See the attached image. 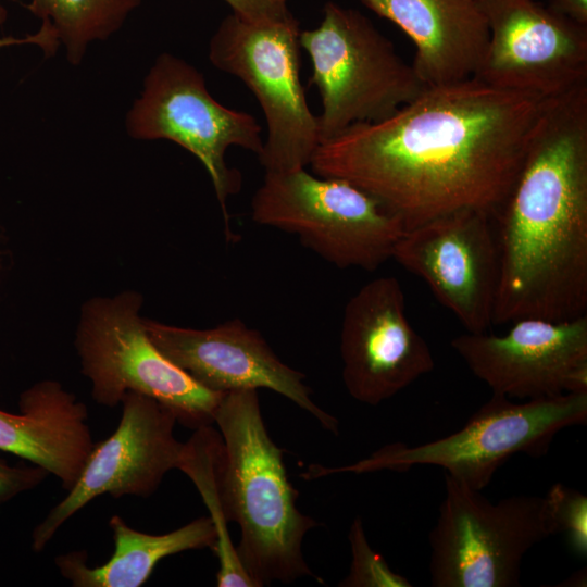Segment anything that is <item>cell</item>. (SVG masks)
Returning a JSON list of instances; mask_svg holds the SVG:
<instances>
[{"label":"cell","mask_w":587,"mask_h":587,"mask_svg":"<svg viewBox=\"0 0 587 587\" xmlns=\"http://www.w3.org/2000/svg\"><path fill=\"white\" fill-rule=\"evenodd\" d=\"M8 18V11L0 1V25H3Z\"/></svg>","instance_id":"obj_28"},{"label":"cell","mask_w":587,"mask_h":587,"mask_svg":"<svg viewBox=\"0 0 587 587\" xmlns=\"http://www.w3.org/2000/svg\"><path fill=\"white\" fill-rule=\"evenodd\" d=\"M445 487L429 533L432 586H520L525 553L557 534L547 496H512L492 503L446 473Z\"/></svg>","instance_id":"obj_8"},{"label":"cell","mask_w":587,"mask_h":587,"mask_svg":"<svg viewBox=\"0 0 587 587\" xmlns=\"http://www.w3.org/2000/svg\"><path fill=\"white\" fill-rule=\"evenodd\" d=\"M18 413L0 409V451L45 469L70 490L93 446L85 403L57 380L21 392Z\"/></svg>","instance_id":"obj_18"},{"label":"cell","mask_w":587,"mask_h":587,"mask_svg":"<svg viewBox=\"0 0 587 587\" xmlns=\"http://www.w3.org/2000/svg\"><path fill=\"white\" fill-rule=\"evenodd\" d=\"M214 423L224 444L226 517L239 525L236 549L255 586L304 576L322 582L302 553L305 534L319 524L296 505L298 492L288 479L284 451L264 425L258 390L225 392Z\"/></svg>","instance_id":"obj_3"},{"label":"cell","mask_w":587,"mask_h":587,"mask_svg":"<svg viewBox=\"0 0 587 587\" xmlns=\"http://www.w3.org/2000/svg\"><path fill=\"white\" fill-rule=\"evenodd\" d=\"M232 13L250 22H278L294 16L288 0H224Z\"/></svg>","instance_id":"obj_25"},{"label":"cell","mask_w":587,"mask_h":587,"mask_svg":"<svg viewBox=\"0 0 587 587\" xmlns=\"http://www.w3.org/2000/svg\"><path fill=\"white\" fill-rule=\"evenodd\" d=\"M141 305L142 296L132 290L84 303L75 347L93 400L113 408L135 391L157 400L186 427L212 425L225 392L203 387L158 349Z\"/></svg>","instance_id":"obj_5"},{"label":"cell","mask_w":587,"mask_h":587,"mask_svg":"<svg viewBox=\"0 0 587 587\" xmlns=\"http://www.w3.org/2000/svg\"><path fill=\"white\" fill-rule=\"evenodd\" d=\"M550 5L577 23L587 26V0H551Z\"/></svg>","instance_id":"obj_27"},{"label":"cell","mask_w":587,"mask_h":587,"mask_svg":"<svg viewBox=\"0 0 587 587\" xmlns=\"http://www.w3.org/2000/svg\"><path fill=\"white\" fill-rule=\"evenodd\" d=\"M141 0H30L23 3L41 22L50 23L72 65H78L88 47L121 29Z\"/></svg>","instance_id":"obj_21"},{"label":"cell","mask_w":587,"mask_h":587,"mask_svg":"<svg viewBox=\"0 0 587 587\" xmlns=\"http://www.w3.org/2000/svg\"><path fill=\"white\" fill-rule=\"evenodd\" d=\"M412 40V66L426 86L474 77L489 30L476 0H360Z\"/></svg>","instance_id":"obj_17"},{"label":"cell","mask_w":587,"mask_h":587,"mask_svg":"<svg viewBox=\"0 0 587 587\" xmlns=\"http://www.w3.org/2000/svg\"><path fill=\"white\" fill-rule=\"evenodd\" d=\"M16 45L38 46L47 58L55 54L61 46L57 32L48 22H41L39 29L24 37L5 36L0 38V49Z\"/></svg>","instance_id":"obj_26"},{"label":"cell","mask_w":587,"mask_h":587,"mask_svg":"<svg viewBox=\"0 0 587 587\" xmlns=\"http://www.w3.org/2000/svg\"><path fill=\"white\" fill-rule=\"evenodd\" d=\"M143 323L158 349L203 387L218 392L271 389L338 435V420L313 402L304 374L285 364L262 335L240 320L207 329L178 327L147 319Z\"/></svg>","instance_id":"obj_16"},{"label":"cell","mask_w":587,"mask_h":587,"mask_svg":"<svg viewBox=\"0 0 587 587\" xmlns=\"http://www.w3.org/2000/svg\"><path fill=\"white\" fill-rule=\"evenodd\" d=\"M116 429L93 444L82 473L32 533V549L40 552L59 528L91 500L109 494L149 497L164 475L177 469L183 445L174 437L175 415L157 400L127 391Z\"/></svg>","instance_id":"obj_13"},{"label":"cell","mask_w":587,"mask_h":587,"mask_svg":"<svg viewBox=\"0 0 587 587\" xmlns=\"http://www.w3.org/2000/svg\"><path fill=\"white\" fill-rule=\"evenodd\" d=\"M512 323L503 335L466 332L451 347L495 395L530 400L587 391V315Z\"/></svg>","instance_id":"obj_14"},{"label":"cell","mask_w":587,"mask_h":587,"mask_svg":"<svg viewBox=\"0 0 587 587\" xmlns=\"http://www.w3.org/2000/svg\"><path fill=\"white\" fill-rule=\"evenodd\" d=\"M224 444L211 425L201 426L183 445L178 467L193 482L200 492L216 533L213 549L218 558V587H257L239 559L228 528L222 491Z\"/></svg>","instance_id":"obj_20"},{"label":"cell","mask_w":587,"mask_h":587,"mask_svg":"<svg viewBox=\"0 0 587 587\" xmlns=\"http://www.w3.org/2000/svg\"><path fill=\"white\" fill-rule=\"evenodd\" d=\"M260 224L295 234L339 268L374 271L392 258L403 221L379 200L339 178L305 168L265 172L251 201Z\"/></svg>","instance_id":"obj_7"},{"label":"cell","mask_w":587,"mask_h":587,"mask_svg":"<svg viewBox=\"0 0 587 587\" xmlns=\"http://www.w3.org/2000/svg\"><path fill=\"white\" fill-rule=\"evenodd\" d=\"M586 421L587 391L523 402L492 394L490 400L453 434L413 447L387 445L369 458L339 469L311 465L307 474L313 479L340 472H401L415 465H434L480 491L512 455L546 454L560 430L586 424Z\"/></svg>","instance_id":"obj_4"},{"label":"cell","mask_w":587,"mask_h":587,"mask_svg":"<svg viewBox=\"0 0 587 587\" xmlns=\"http://www.w3.org/2000/svg\"><path fill=\"white\" fill-rule=\"evenodd\" d=\"M114 552L108 562L89 566L85 550L55 557L61 575L74 587H139L151 576L158 562L168 555L197 549L213 550L216 533L209 516H202L163 535L132 528L120 515L109 520Z\"/></svg>","instance_id":"obj_19"},{"label":"cell","mask_w":587,"mask_h":587,"mask_svg":"<svg viewBox=\"0 0 587 587\" xmlns=\"http://www.w3.org/2000/svg\"><path fill=\"white\" fill-rule=\"evenodd\" d=\"M49 473L35 464L11 465L0 458V504L38 486Z\"/></svg>","instance_id":"obj_24"},{"label":"cell","mask_w":587,"mask_h":587,"mask_svg":"<svg viewBox=\"0 0 587 587\" xmlns=\"http://www.w3.org/2000/svg\"><path fill=\"white\" fill-rule=\"evenodd\" d=\"M1 263H2V253H1V249H0V268H1Z\"/></svg>","instance_id":"obj_29"},{"label":"cell","mask_w":587,"mask_h":587,"mask_svg":"<svg viewBox=\"0 0 587 587\" xmlns=\"http://www.w3.org/2000/svg\"><path fill=\"white\" fill-rule=\"evenodd\" d=\"M299 43L322 100L321 142L390 116L427 87L365 15L335 2H326L317 27L300 30Z\"/></svg>","instance_id":"obj_6"},{"label":"cell","mask_w":587,"mask_h":587,"mask_svg":"<svg viewBox=\"0 0 587 587\" xmlns=\"http://www.w3.org/2000/svg\"><path fill=\"white\" fill-rule=\"evenodd\" d=\"M492 218L472 208L438 215L405 229L392 252L469 333H485L492 324L499 283Z\"/></svg>","instance_id":"obj_12"},{"label":"cell","mask_w":587,"mask_h":587,"mask_svg":"<svg viewBox=\"0 0 587 587\" xmlns=\"http://www.w3.org/2000/svg\"><path fill=\"white\" fill-rule=\"evenodd\" d=\"M489 39L475 78L554 98L587 84V26L537 0H476Z\"/></svg>","instance_id":"obj_11"},{"label":"cell","mask_w":587,"mask_h":587,"mask_svg":"<svg viewBox=\"0 0 587 587\" xmlns=\"http://www.w3.org/2000/svg\"><path fill=\"white\" fill-rule=\"evenodd\" d=\"M547 100L475 77L427 86L390 116L322 141L310 165L369 192L407 229L465 208L495 217Z\"/></svg>","instance_id":"obj_1"},{"label":"cell","mask_w":587,"mask_h":587,"mask_svg":"<svg viewBox=\"0 0 587 587\" xmlns=\"http://www.w3.org/2000/svg\"><path fill=\"white\" fill-rule=\"evenodd\" d=\"M342 379L358 401L376 405L429 373L435 361L407 314L402 287L375 278L347 302L340 333Z\"/></svg>","instance_id":"obj_15"},{"label":"cell","mask_w":587,"mask_h":587,"mask_svg":"<svg viewBox=\"0 0 587 587\" xmlns=\"http://www.w3.org/2000/svg\"><path fill=\"white\" fill-rule=\"evenodd\" d=\"M299 35L294 16L255 23L230 13L209 45L213 66L243 82L263 111L267 132L258 158L265 172L305 168L321 143L300 80Z\"/></svg>","instance_id":"obj_9"},{"label":"cell","mask_w":587,"mask_h":587,"mask_svg":"<svg viewBox=\"0 0 587 587\" xmlns=\"http://www.w3.org/2000/svg\"><path fill=\"white\" fill-rule=\"evenodd\" d=\"M352 562L349 575L339 584L345 587H411L412 584L395 573L382 554L369 545L363 524L357 517L349 532Z\"/></svg>","instance_id":"obj_22"},{"label":"cell","mask_w":587,"mask_h":587,"mask_svg":"<svg viewBox=\"0 0 587 587\" xmlns=\"http://www.w3.org/2000/svg\"><path fill=\"white\" fill-rule=\"evenodd\" d=\"M495 218L492 323L587 315V84L547 100Z\"/></svg>","instance_id":"obj_2"},{"label":"cell","mask_w":587,"mask_h":587,"mask_svg":"<svg viewBox=\"0 0 587 587\" xmlns=\"http://www.w3.org/2000/svg\"><path fill=\"white\" fill-rule=\"evenodd\" d=\"M557 534H564L571 548L579 555L587 553V497L561 484L547 492Z\"/></svg>","instance_id":"obj_23"},{"label":"cell","mask_w":587,"mask_h":587,"mask_svg":"<svg viewBox=\"0 0 587 587\" xmlns=\"http://www.w3.org/2000/svg\"><path fill=\"white\" fill-rule=\"evenodd\" d=\"M128 136L139 140L166 139L193 154L205 167L229 230L227 199L239 191L241 177L226 163L230 147L259 155L262 127L245 111L221 104L210 93L201 72L172 53L157 57L142 90L125 118ZM233 237V236H232Z\"/></svg>","instance_id":"obj_10"}]
</instances>
